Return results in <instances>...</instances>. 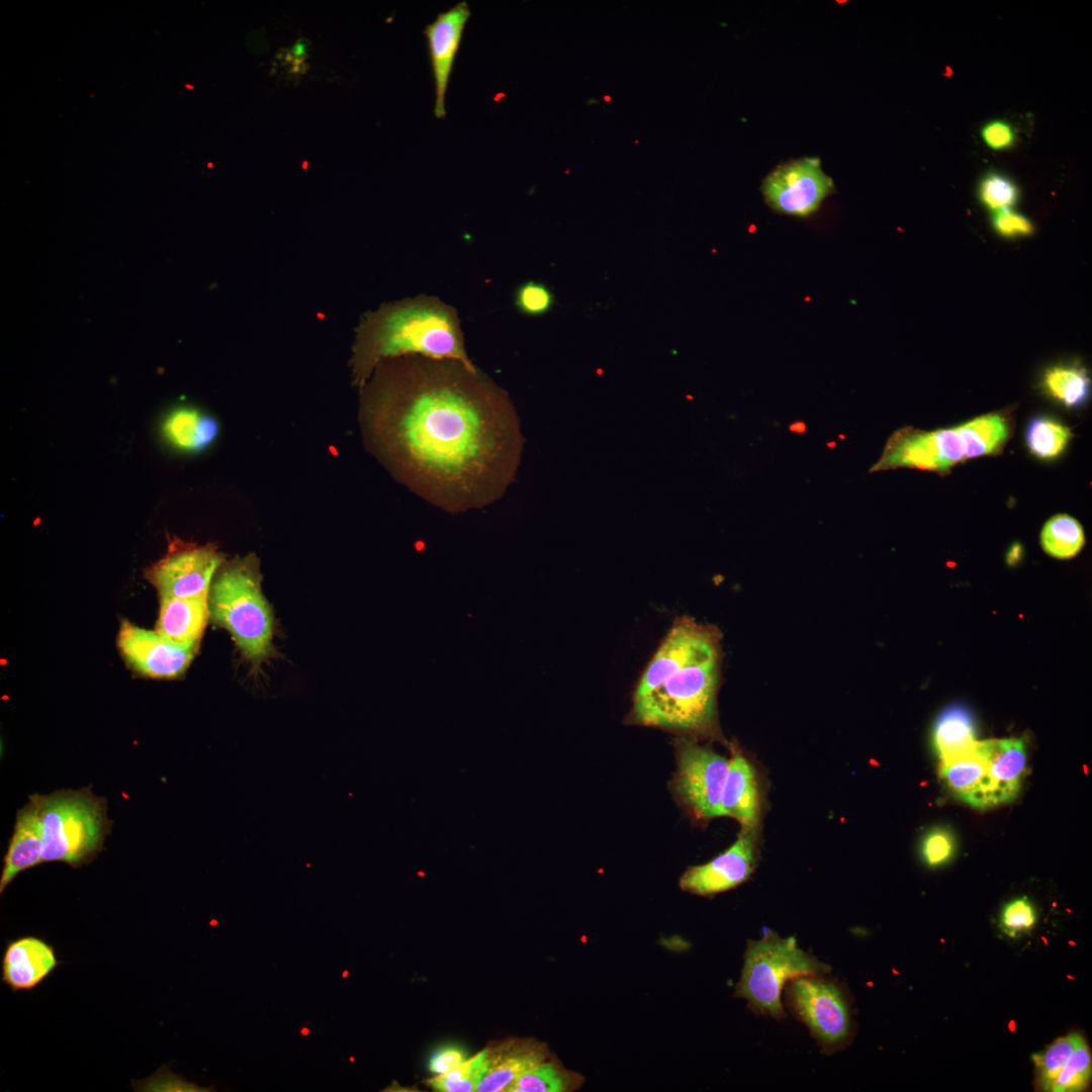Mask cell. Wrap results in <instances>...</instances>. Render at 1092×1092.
I'll use <instances>...</instances> for the list:
<instances>
[{
	"label": "cell",
	"instance_id": "cell-1",
	"mask_svg": "<svg viewBox=\"0 0 1092 1092\" xmlns=\"http://www.w3.org/2000/svg\"><path fill=\"white\" fill-rule=\"evenodd\" d=\"M361 389L368 450L402 484L451 513L499 499L522 436L508 393L477 368L410 355L382 360Z\"/></svg>",
	"mask_w": 1092,
	"mask_h": 1092
},
{
	"label": "cell",
	"instance_id": "cell-2",
	"mask_svg": "<svg viewBox=\"0 0 1092 1092\" xmlns=\"http://www.w3.org/2000/svg\"><path fill=\"white\" fill-rule=\"evenodd\" d=\"M721 632L681 616L641 674L630 721L689 736L720 737Z\"/></svg>",
	"mask_w": 1092,
	"mask_h": 1092
},
{
	"label": "cell",
	"instance_id": "cell-3",
	"mask_svg": "<svg viewBox=\"0 0 1092 1092\" xmlns=\"http://www.w3.org/2000/svg\"><path fill=\"white\" fill-rule=\"evenodd\" d=\"M410 355L455 360L476 368L465 350L456 309L436 296L385 303L363 315L351 358L355 385L362 388L382 360Z\"/></svg>",
	"mask_w": 1092,
	"mask_h": 1092
},
{
	"label": "cell",
	"instance_id": "cell-4",
	"mask_svg": "<svg viewBox=\"0 0 1092 1092\" xmlns=\"http://www.w3.org/2000/svg\"><path fill=\"white\" fill-rule=\"evenodd\" d=\"M43 840L42 862L61 861L72 868L90 862L102 849L111 821L106 801L91 788L60 790L28 797Z\"/></svg>",
	"mask_w": 1092,
	"mask_h": 1092
},
{
	"label": "cell",
	"instance_id": "cell-5",
	"mask_svg": "<svg viewBox=\"0 0 1092 1092\" xmlns=\"http://www.w3.org/2000/svg\"><path fill=\"white\" fill-rule=\"evenodd\" d=\"M209 611L253 662L272 651L273 616L261 590V573L255 555L237 558L219 572L211 587Z\"/></svg>",
	"mask_w": 1092,
	"mask_h": 1092
},
{
	"label": "cell",
	"instance_id": "cell-6",
	"mask_svg": "<svg viewBox=\"0 0 1092 1092\" xmlns=\"http://www.w3.org/2000/svg\"><path fill=\"white\" fill-rule=\"evenodd\" d=\"M829 966L801 949L795 937L782 938L768 931L759 940H748L735 995L755 1012L777 1019L785 1017L782 991L787 981L821 976Z\"/></svg>",
	"mask_w": 1092,
	"mask_h": 1092
},
{
	"label": "cell",
	"instance_id": "cell-7",
	"mask_svg": "<svg viewBox=\"0 0 1092 1092\" xmlns=\"http://www.w3.org/2000/svg\"><path fill=\"white\" fill-rule=\"evenodd\" d=\"M674 746L676 771L671 789L677 800L696 819L722 816L721 797L729 759L684 737L676 739Z\"/></svg>",
	"mask_w": 1092,
	"mask_h": 1092
},
{
	"label": "cell",
	"instance_id": "cell-8",
	"mask_svg": "<svg viewBox=\"0 0 1092 1092\" xmlns=\"http://www.w3.org/2000/svg\"><path fill=\"white\" fill-rule=\"evenodd\" d=\"M788 1003L828 1054L845 1046L851 1033L850 1011L842 990L820 976L791 980Z\"/></svg>",
	"mask_w": 1092,
	"mask_h": 1092
},
{
	"label": "cell",
	"instance_id": "cell-9",
	"mask_svg": "<svg viewBox=\"0 0 1092 1092\" xmlns=\"http://www.w3.org/2000/svg\"><path fill=\"white\" fill-rule=\"evenodd\" d=\"M966 459L969 444L962 425L935 431L905 427L889 438L870 471L905 467L942 473Z\"/></svg>",
	"mask_w": 1092,
	"mask_h": 1092
},
{
	"label": "cell",
	"instance_id": "cell-10",
	"mask_svg": "<svg viewBox=\"0 0 1092 1092\" xmlns=\"http://www.w3.org/2000/svg\"><path fill=\"white\" fill-rule=\"evenodd\" d=\"M223 561L213 544L198 545L174 538L167 553L145 572L160 599L208 596L210 582Z\"/></svg>",
	"mask_w": 1092,
	"mask_h": 1092
},
{
	"label": "cell",
	"instance_id": "cell-11",
	"mask_svg": "<svg viewBox=\"0 0 1092 1092\" xmlns=\"http://www.w3.org/2000/svg\"><path fill=\"white\" fill-rule=\"evenodd\" d=\"M832 180L822 171L818 158H803L777 167L763 181L767 204L784 214L806 216L830 193Z\"/></svg>",
	"mask_w": 1092,
	"mask_h": 1092
},
{
	"label": "cell",
	"instance_id": "cell-12",
	"mask_svg": "<svg viewBox=\"0 0 1092 1092\" xmlns=\"http://www.w3.org/2000/svg\"><path fill=\"white\" fill-rule=\"evenodd\" d=\"M119 650L131 667L153 678H173L189 666L196 647L172 644L157 632L123 621L117 636Z\"/></svg>",
	"mask_w": 1092,
	"mask_h": 1092
},
{
	"label": "cell",
	"instance_id": "cell-13",
	"mask_svg": "<svg viewBox=\"0 0 1092 1092\" xmlns=\"http://www.w3.org/2000/svg\"><path fill=\"white\" fill-rule=\"evenodd\" d=\"M754 833L742 829L735 842L707 863L686 871L679 880L681 890L711 896L733 889L749 879L756 863Z\"/></svg>",
	"mask_w": 1092,
	"mask_h": 1092
},
{
	"label": "cell",
	"instance_id": "cell-14",
	"mask_svg": "<svg viewBox=\"0 0 1092 1092\" xmlns=\"http://www.w3.org/2000/svg\"><path fill=\"white\" fill-rule=\"evenodd\" d=\"M470 16L469 5L466 1H461L440 12L424 29L434 78V114L437 118L446 116V91L462 33Z\"/></svg>",
	"mask_w": 1092,
	"mask_h": 1092
},
{
	"label": "cell",
	"instance_id": "cell-15",
	"mask_svg": "<svg viewBox=\"0 0 1092 1092\" xmlns=\"http://www.w3.org/2000/svg\"><path fill=\"white\" fill-rule=\"evenodd\" d=\"M486 1049L477 1092H507L523 1074L549 1059L547 1045L534 1038H510Z\"/></svg>",
	"mask_w": 1092,
	"mask_h": 1092
},
{
	"label": "cell",
	"instance_id": "cell-16",
	"mask_svg": "<svg viewBox=\"0 0 1092 1092\" xmlns=\"http://www.w3.org/2000/svg\"><path fill=\"white\" fill-rule=\"evenodd\" d=\"M59 965L54 947L46 940L33 935L19 937L5 947L1 980L13 992L31 990Z\"/></svg>",
	"mask_w": 1092,
	"mask_h": 1092
},
{
	"label": "cell",
	"instance_id": "cell-17",
	"mask_svg": "<svg viewBox=\"0 0 1092 1092\" xmlns=\"http://www.w3.org/2000/svg\"><path fill=\"white\" fill-rule=\"evenodd\" d=\"M722 816L736 819L742 829L755 832L759 823L760 800L756 770L735 745L731 746L729 767L721 797Z\"/></svg>",
	"mask_w": 1092,
	"mask_h": 1092
},
{
	"label": "cell",
	"instance_id": "cell-18",
	"mask_svg": "<svg viewBox=\"0 0 1092 1092\" xmlns=\"http://www.w3.org/2000/svg\"><path fill=\"white\" fill-rule=\"evenodd\" d=\"M939 775L949 792L961 801L976 808L995 806L987 761L978 741L972 749L942 761Z\"/></svg>",
	"mask_w": 1092,
	"mask_h": 1092
},
{
	"label": "cell",
	"instance_id": "cell-19",
	"mask_svg": "<svg viewBox=\"0 0 1092 1092\" xmlns=\"http://www.w3.org/2000/svg\"><path fill=\"white\" fill-rule=\"evenodd\" d=\"M208 596L160 600L156 632L166 641L197 647L210 614Z\"/></svg>",
	"mask_w": 1092,
	"mask_h": 1092
},
{
	"label": "cell",
	"instance_id": "cell-20",
	"mask_svg": "<svg viewBox=\"0 0 1092 1092\" xmlns=\"http://www.w3.org/2000/svg\"><path fill=\"white\" fill-rule=\"evenodd\" d=\"M987 761L995 806L1012 801L1018 794L1025 770L1026 755L1021 739L978 741Z\"/></svg>",
	"mask_w": 1092,
	"mask_h": 1092
},
{
	"label": "cell",
	"instance_id": "cell-21",
	"mask_svg": "<svg viewBox=\"0 0 1092 1092\" xmlns=\"http://www.w3.org/2000/svg\"><path fill=\"white\" fill-rule=\"evenodd\" d=\"M43 840L31 803L17 813L16 823L0 877V893L21 872L42 862Z\"/></svg>",
	"mask_w": 1092,
	"mask_h": 1092
},
{
	"label": "cell",
	"instance_id": "cell-22",
	"mask_svg": "<svg viewBox=\"0 0 1092 1092\" xmlns=\"http://www.w3.org/2000/svg\"><path fill=\"white\" fill-rule=\"evenodd\" d=\"M977 741L975 720L966 706L949 705L936 717L933 744L941 762L972 749Z\"/></svg>",
	"mask_w": 1092,
	"mask_h": 1092
},
{
	"label": "cell",
	"instance_id": "cell-23",
	"mask_svg": "<svg viewBox=\"0 0 1092 1092\" xmlns=\"http://www.w3.org/2000/svg\"><path fill=\"white\" fill-rule=\"evenodd\" d=\"M163 432L168 442L177 449L195 452L214 441L218 424L213 418L194 407L180 406L167 416Z\"/></svg>",
	"mask_w": 1092,
	"mask_h": 1092
},
{
	"label": "cell",
	"instance_id": "cell-24",
	"mask_svg": "<svg viewBox=\"0 0 1092 1092\" xmlns=\"http://www.w3.org/2000/svg\"><path fill=\"white\" fill-rule=\"evenodd\" d=\"M582 1083L581 1075L548 1059L523 1074L507 1092H568Z\"/></svg>",
	"mask_w": 1092,
	"mask_h": 1092
},
{
	"label": "cell",
	"instance_id": "cell-25",
	"mask_svg": "<svg viewBox=\"0 0 1092 1092\" xmlns=\"http://www.w3.org/2000/svg\"><path fill=\"white\" fill-rule=\"evenodd\" d=\"M1085 543L1081 524L1073 517L1060 514L1052 517L1040 533V544L1052 557L1068 559L1077 555Z\"/></svg>",
	"mask_w": 1092,
	"mask_h": 1092
},
{
	"label": "cell",
	"instance_id": "cell-26",
	"mask_svg": "<svg viewBox=\"0 0 1092 1092\" xmlns=\"http://www.w3.org/2000/svg\"><path fill=\"white\" fill-rule=\"evenodd\" d=\"M1043 386L1052 396L1067 406H1075L1086 400L1090 379L1086 370L1080 366L1057 365L1045 371Z\"/></svg>",
	"mask_w": 1092,
	"mask_h": 1092
},
{
	"label": "cell",
	"instance_id": "cell-27",
	"mask_svg": "<svg viewBox=\"0 0 1092 1092\" xmlns=\"http://www.w3.org/2000/svg\"><path fill=\"white\" fill-rule=\"evenodd\" d=\"M1071 438L1072 433L1068 427L1043 417L1032 420L1025 434L1030 452L1041 459L1059 456Z\"/></svg>",
	"mask_w": 1092,
	"mask_h": 1092
},
{
	"label": "cell",
	"instance_id": "cell-28",
	"mask_svg": "<svg viewBox=\"0 0 1092 1092\" xmlns=\"http://www.w3.org/2000/svg\"><path fill=\"white\" fill-rule=\"evenodd\" d=\"M487 1049L480 1051L473 1057L466 1059L452 1071L436 1075L427 1081L434 1090L441 1092H472L476 1091V1085L484 1068Z\"/></svg>",
	"mask_w": 1092,
	"mask_h": 1092
},
{
	"label": "cell",
	"instance_id": "cell-29",
	"mask_svg": "<svg viewBox=\"0 0 1092 1092\" xmlns=\"http://www.w3.org/2000/svg\"><path fill=\"white\" fill-rule=\"evenodd\" d=\"M1090 1076L1091 1055L1082 1038L1050 1085L1048 1091H1080L1087 1086Z\"/></svg>",
	"mask_w": 1092,
	"mask_h": 1092
},
{
	"label": "cell",
	"instance_id": "cell-30",
	"mask_svg": "<svg viewBox=\"0 0 1092 1092\" xmlns=\"http://www.w3.org/2000/svg\"><path fill=\"white\" fill-rule=\"evenodd\" d=\"M1081 1039L1078 1033H1069L1054 1040L1041 1053L1032 1056L1044 1090L1049 1089Z\"/></svg>",
	"mask_w": 1092,
	"mask_h": 1092
},
{
	"label": "cell",
	"instance_id": "cell-31",
	"mask_svg": "<svg viewBox=\"0 0 1092 1092\" xmlns=\"http://www.w3.org/2000/svg\"><path fill=\"white\" fill-rule=\"evenodd\" d=\"M978 193L982 203L993 211L1010 208L1017 202L1019 196L1018 188L1013 181L1002 174L993 172L983 177Z\"/></svg>",
	"mask_w": 1092,
	"mask_h": 1092
},
{
	"label": "cell",
	"instance_id": "cell-32",
	"mask_svg": "<svg viewBox=\"0 0 1092 1092\" xmlns=\"http://www.w3.org/2000/svg\"><path fill=\"white\" fill-rule=\"evenodd\" d=\"M956 850V840L951 831L942 826L928 830L920 845L923 860L928 867H939L948 861Z\"/></svg>",
	"mask_w": 1092,
	"mask_h": 1092
},
{
	"label": "cell",
	"instance_id": "cell-33",
	"mask_svg": "<svg viewBox=\"0 0 1092 1092\" xmlns=\"http://www.w3.org/2000/svg\"><path fill=\"white\" fill-rule=\"evenodd\" d=\"M515 304L520 312L530 316H539L552 308L554 295L545 284L528 281L516 290Z\"/></svg>",
	"mask_w": 1092,
	"mask_h": 1092
},
{
	"label": "cell",
	"instance_id": "cell-34",
	"mask_svg": "<svg viewBox=\"0 0 1092 1092\" xmlns=\"http://www.w3.org/2000/svg\"><path fill=\"white\" fill-rule=\"evenodd\" d=\"M1035 911L1030 901L1025 898L1015 899L1002 910L1000 926L1009 936H1016L1021 932L1028 931L1035 923Z\"/></svg>",
	"mask_w": 1092,
	"mask_h": 1092
},
{
	"label": "cell",
	"instance_id": "cell-35",
	"mask_svg": "<svg viewBox=\"0 0 1092 1092\" xmlns=\"http://www.w3.org/2000/svg\"><path fill=\"white\" fill-rule=\"evenodd\" d=\"M992 226L999 236L1007 239L1027 237L1033 233L1032 222L1010 208L993 211Z\"/></svg>",
	"mask_w": 1092,
	"mask_h": 1092
},
{
	"label": "cell",
	"instance_id": "cell-36",
	"mask_svg": "<svg viewBox=\"0 0 1092 1092\" xmlns=\"http://www.w3.org/2000/svg\"><path fill=\"white\" fill-rule=\"evenodd\" d=\"M466 1060V1054L460 1046L445 1045L437 1050L429 1061V1070L435 1075L448 1073Z\"/></svg>",
	"mask_w": 1092,
	"mask_h": 1092
},
{
	"label": "cell",
	"instance_id": "cell-37",
	"mask_svg": "<svg viewBox=\"0 0 1092 1092\" xmlns=\"http://www.w3.org/2000/svg\"><path fill=\"white\" fill-rule=\"evenodd\" d=\"M982 138L990 148L1003 150L1014 143L1015 134L1013 128L1007 122L994 120L983 127Z\"/></svg>",
	"mask_w": 1092,
	"mask_h": 1092
},
{
	"label": "cell",
	"instance_id": "cell-38",
	"mask_svg": "<svg viewBox=\"0 0 1092 1092\" xmlns=\"http://www.w3.org/2000/svg\"><path fill=\"white\" fill-rule=\"evenodd\" d=\"M1021 557H1022V546L1019 543H1014L1010 547V549H1009V551H1008V553L1006 555V561H1007V563L1009 565H1015V564H1017L1019 562Z\"/></svg>",
	"mask_w": 1092,
	"mask_h": 1092
},
{
	"label": "cell",
	"instance_id": "cell-39",
	"mask_svg": "<svg viewBox=\"0 0 1092 1092\" xmlns=\"http://www.w3.org/2000/svg\"><path fill=\"white\" fill-rule=\"evenodd\" d=\"M307 50L308 43L305 40H299L291 48L289 56L299 59L307 53Z\"/></svg>",
	"mask_w": 1092,
	"mask_h": 1092
},
{
	"label": "cell",
	"instance_id": "cell-40",
	"mask_svg": "<svg viewBox=\"0 0 1092 1092\" xmlns=\"http://www.w3.org/2000/svg\"><path fill=\"white\" fill-rule=\"evenodd\" d=\"M604 99L609 102L611 100V97L610 96H604Z\"/></svg>",
	"mask_w": 1092,
	"mask_h": 1092
}]
</instances>
